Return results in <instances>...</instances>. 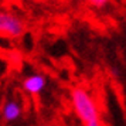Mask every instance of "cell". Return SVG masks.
<instances>
[{
  "label": "cell",
  "mask_w": 126,
  "mask_h": 126,
  "mask_svg": "<svg viewBox=\"0 0 126 126\" xmlns=\"http://www.w3.org/2000/svg\"><path fill=\"white\" fill-rule=\"evenodd\" d=\"M71 105L82 125L101 118L99 106L95 98L84 86H74L71 89Z\"/></svg>",
  "instance_id": "1"
},
{
  "label": "cell",
  "mask_w": 126,
  "mask_h": 126,
  "mask_svg": "<svg viewBox=\"0 0 126 126\" xmlns=\"http://www.w3.org/2000/svg\"><path fill=\"white\" fill-rule=\"evenodd\" d=\"M27 30L24 18L10 9H0V37L21 38Z\"/></svg>",
  "instance_id": "2"
},
{
  "label": "cell",
  "mask_w": 126,
  "mask_h": 126,
  "mask_svg": "<svg viewBox=\"0 0 126 126\" xmlns=\"http://www.w3.org/2000/svg\"><path fill=\"white\" fill-rule=\"evenodd\" d=\"M21 88L27 95H31V96L40 95L47 88V77L43 72H33L23 79Z\"/></svg>",
  "instance_id": "3"
},
{
  "label": "cell",
  "mask_w": 126,
  "mask_h": 126,
  "mask_svg": "<svg viewBox=\"0 0 126 126\" xmlns=\"http://www.w3.org/2000/svg\"><path fill=\"white\" fill-rule=\"evenodd\" d=\"M24 113V106L23 102H20L18 99H7L6 102L3 103L1 110H0V116L1 120L4 123H13L17 122Z\"/></svg>",
  "instance_id": "4"
},
{
  "label": "cell",
  "mask_w": 126,
  "mask_h": 126,
  "mask_svg": "<svg viewBox=\"0 0 126 126\" xmlns=\"http://www.w3.org/2000/svg\"><path fill=\"white\" fill-rule=\"evenodd\" d=\"M85 1L89 4V6L95 7V9H103L105 6L109 4L110 0H85Z\"/></svg>",
  "instance_id": "5"
},
{
  "label": "cell",
  "mask_w": 126,
  "mask_h": 126,
  "mask_svg": "<svg viewBox=\"0 0 126 126\" xmlns=\"http://www.w3.org/2000/svg\"><path fill=\"white\" fill-rule=\"evenodd\" d=\"M84 126H103L102 120H101V118L96 120H92V122H88V123H85Z\"/></svg>",
  "instance_id": "6"
},
{
  "label": "cell",
  "mask_w": 126,
  "mask_h": 126,
  "mask_svg": "<svg viewBox=\"0 0 126 126\" xmlns=\"http://www.w3.org/2000/svg\"><path fill=\"white\" fill-rule=\"evenodd\" d=\"M37 1H41V0H37Z\"/></svg>",
  "instance_id": "7"
}]
</instances>
